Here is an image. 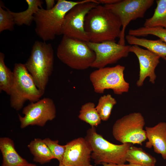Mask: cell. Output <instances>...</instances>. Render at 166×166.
<instances>
[{
	"label": "cell",
	"mask_w": 166,
	"mask_h": 166,
	"mask_svg": "<svg viewBox=\"0 0 166 166\" xmlns=\"http://www.w3.org/2000/svg\"><path fill=\"white\" fill-rule=\"evenodd\" d=\"M128 34L136 37L152 35L159 37L166 43V29L161 27H148L144 26L135 29H130Z\"/></svg>",
	"instance_id": "obj_25"
},
{
	"label": "cell",
	"mask_w": 166,
	"mask_h": 166,
	"mask_svg": "<svg viewBox=\"0 0 166 166\" xmlns=\"http://www.w3.org/2000/svg\"><path fill=\"white\" fill-rule=\"evenodd\" d=\"M0 149L3 157L2 166H20L28 163L18 154L13 141L9 138H0Z\"/></svg>",
	"instance_id": "obj_16"
},
{
	"label": "cell",
	"mask_w": 166,
	"mask_h": 166,
	"mask_svg": "<svg viewBox=\"0 0 166 166\" xmlns=\"http://www.w3.org/2000/svg\"><path fill=\"white\" fill-rule=\"evenodd\" d=\"M78 117L91 127H97L101 121L95 105L92 102H87L82 105Z\"/></svg>",
	"instance_id": "obj_23"
},
{
	"label": "cell",
	"mask_w": 166,
	"mask_h": 166,
	"mask_svg": "<svg viewBox=\"0 0 166 166\" xmlns=\"http://www.w3.org/2000/svg\"><path fill=\"white\" fill-rule=\"evenodd\" d=\"M124 166H143L141 165H139V164H124Z\"/></svg>",
	"instance_id": "obj_31"
},
{
	"label": "cell",
	"mask_w": 166,
	"mask_h": 166,
	"mask_svg": "<svg viewBox=\"0 0 166 166\" xmlns=\"http://www.w3.org/2000/svg\"><path fill=\"white\" fill-rule=\"evenodd\" d=\"M28 147L34 156V161L36 162L43 164L50 162L53 159L48 146L40 139H35L30 142Z\"/></svg>",
	"instance_id": "obj_19"
},
{
	"label": "cell",
	"mask_w": 166,
	"mask_h": 166,
	"mask_svg": "<svg viewBox=\"0 0 166 166\" xmlns=\"http://www.w3.org/2000/svg\"><path fill=\"white\" fill-rule=\"evenodd\" d=\"M157 6L152 16L145 19L144 26L166 29V0L156 1Z\"/></svg>",
	"instance_id": "obj_21"
},
{
	"label": "cell",
	"mask_w": 166,
	"mask_h": 166,
	"mask_svg": "<svg viewBox=\"0 0 166 166\" xmlns=\"http://www.w3.org/2000/svg\"><path fill=\"white\" fill-rule=\"evenodd\" d=\"M129 50L130 52L133 53L136 55L139 61V78L136 83L137 86H142L147 77L149 78V81L151 83L154 84L156 77L155 70L160 62V57L137 45L131 46Z\"/></svg>",
	"instance_id": "obj_14"
},
{
	"label": "cell",
	"mask_w": 166,
	"mask_h": 166,
	"mask_svg": "<svg viewBox=\"0 0 166 166\" xmlns=\"http://www.w3.org/2000/svg\"><path fill=\"white\" fill-rule=\"evenodd\" d=\"M121 27L117 17L104 6L99 4L89 11L85 19V30L92 42H116L120 37Z\"/></svg>",
	"instance_id": "obj_1"
},
{
	"label": "cell",
	"mask_w": 166,
	"mask_h": 166,
	"mask_svg": "<svg viewBox=\"0 0 166 166\" xmlns=\"http://www.w3.org/2000/svg\"></svg>",
	"instance_id": "obj_35"
},
{
	"label": "cell",
	"mask_w": 166,
	"mask_h": 166,
	"mask_svg": "<svg viewBox=\"0 0 166 166\" xmlns=\"http://www.w3.org/2000/svg\"><path fill=\"white\" fill-rule=\"evenodd\" d=\"M54 51L51 44L36 41L24 64L39 89L44 94L53 70Z\"/></svg>",
	"instance_id": "obj_3"
},
{
	"label": "cell",
	"mask_w": 166,
	"mask_h": 166,
	"mask_svg": "<svg viewBox=\"0 0 166 166\" xmlns=\"http://www.w3.org/2000/svg\"><path fill=\"white\" fill-rule=\"evenodd\" d=\"M62 163L67 166H91L92 149L85 138L80 137L67 143Z\"/></svg>",
	"instance_id": "obj_13"
},
{
	"label": "cell",
	"mask_w": 166,
	"mask_h": 166,
	"mask_svg": "<svg viewBox=\"0 0 166 166\" xmlns=\"http://www.w3.org/2000/svg\"><path fill=\"white\" fill-rule=\"evenodd\" d=\"M20 166H36L34 164H29V163L24 164L22 165H21Z\"/></svg>",
	"instance_id": "obj_32"
},
{
	"label": "cell",
	"mask_w": 166,
	"mask_h": 166,
	"mask_svg": "<svg viewBox=\"0 0 166 166\" xmlns=\"http://www.w3.org/2000/svg\"><path fill=\"white\" fill-rule=\"evenodd\" d=\"M59 166H67L63 164L62 162L59 163Z\"/></svg>",
	"instance_id": "obj_33"
},
{
	"label": "cell",
	"mask_w": 166,
	"mask_h": 166,
	"mask_svg": "<svg viewBox=\"0 0 166 166\" xmlns=\"http://www.w3.org/2000/svg\"><path fill=\"white\" fill-rule=\"evenodd\" d=\"M125 38L128 43L130 45L143 47L163 58L166 57V43L160 39L156 40H149L129 34L126 35Z\"/></svg>",
	"instance_id": "obj_17"
},
{
	"label": "cell",
	"mask_w": 166,
	"mask_h": 166,
	"mask_svg": "<svg viewBox=\"0 0 166 166\" xmlns=\"http://www.w3.org/2000/svg\"><path fill=\"white\" fill-rule=\"evenodd\" d=\"M49 148L53 159L58 160L59 163L62 162L65 152L66 146L58 144V140H53L49 138L43 140Z\"/></svg>",
	"instance_id": "obj_26"
},
{
	"label": "cell",
	"mask_w": 166,
	"mask_h": 166,
	"mask_svg": "<svg viewBox=\"0 0 166 166\" xmlns=\"http://www.w3.org/2000/svg\"><path fill=\"white\" fill-rule=\"evenodd\" d=\"M28 6L25 11L14 12L9 9L15 23L18 26L26 25L30 26L34 21V16L40 8H42L43 2L40 0H26Z\"/></svg>",
	"instance_id": "obj_18"
},
{
	"label": "cell",
	"mask_w": 166,
	"mask_h": 166,
	"mask_svg": "<svg viewBox=\"0 0 166 166\" xmlns=\"http://www.w3.org/2000/svg\"><path fill=\"white\" fill-rule=\"evenodd\" d=\"M125 67L120 65L98 69L90 74L89 79L95 92L103 93L111 89L118 95L128 92L129 84L124 77Z\"/></svg>",
	"instance_id": "obj_8"
},
{
	"label": "cell",
	"mask_w": 166,
	"mask_h": 166,
	"mask_svg": "<svg viewBox=\"0 0 166 166\" xmlns=\"http://www.w3.org/2000/svg\"><path fill=\"white\" fill-rule=\"evenodd\" d=\"M13 71L14 78L10 95V105L19 110L26 101L37 102L43 94L37 87L24 64L15 63Z\"/></svg>",
	"instance_id": "obj_6"
},
{
	"label": "cell",
	"mask_w": 166,
	"mask_h": 166,
	"mask_svg": "<svg viewBox=\"0 0 166 166\" xmlns=\"http://www.w3.org/2000/svg\"><path fill=\"white\" fill-rule=\"evenodd\" d=\"M5 57L4 53H0V92L4 91L10 95L14 75L13 71L6 65Z\"/></svg>",
	"instance_id": "obj_22"
},
{
	"label": "cell",
	"mask_w": 166,
	"mask_h": 166,
	"mask_svg": "<svg viewBox=\"0 0 166 166\" xmlns=\"http://www.w3.org/2000/svg\"><path fill=\"white\" fill-rule=\"evenodd\" d=\"M117 103L115 99L110 94L100 97L96 108L101 120L106 121L109 119L112 109Z\"/></svg>",
	"instance_id": "obj_24"
},
{
	"label": "cell",
	"mask_w": 166,
	"mask_h": 166,
	"mask_svg": "<svg viewBox=\"0 0 166 166\" xmlns=\"http://www.w3.org/2000/svg\"><path fill=\"white\" fill-rule=\"evenodd\" d=\"M163 58L166 61V57H164Z\"/></svg>",
	"instance_id": "obj_34"
},
{
	"label": "cell",
	"mask_w": 166,
	"mask_h": 166,
	"mask_svg": "<svg viewBox=\"0 0 166 166\" xmlns=\"http://www.w3.org/2000/svg\"><path fill=\"white\" fill-rule=\"evenodd\" d=\"M94 51L95 59L91 67L99 69L116 63L121 59L127 57L130 45H122L115 42L107 41L100 43L86 42Z\"/></svg>",
	"instance_id": "obj_12"
},
{
	"label": "cell",
	"mask_w": 166,
	"mask_h": 166,
	"mask_svg": "<svg viewBox=\"0 0 166 166\" xmlns=\"http://www.w3.org/2000/svg\"><path fill=\"white\" fill-rule=\"evenodd\" d=\"M54 102L49 97H44L35 102H32L23 109L22 117L18 114L21 128L29 125L43 127L49 121L53 120L56 116Z\"/></svg>",
	"instance_id": "obj_11"
},
{
	"label": "cell",
	"mask_w": 166,
	"mask_h": 166,
	"mask_svg": "<svg viewBox=\"0 0 166 166\" xmlns=\"http://www.w3.org/2000/svg\"><path fill=\"white\" fill-rule=\"evenodd\" d=\"M145 122L139 112H134L117 120L112 128L114 138L122 144L131 143L142 145L147 139L144 129Z\"/></svg>",
	"instance_id": "obj_7"
},
{
	"label": "cell",
	"mask_w": 166,
	"mask_h": 166,
	"mask_svg": "<svg viewBox=\"0 0 166 166\" xmlns=\"http://www.w3.org/2000/svg\"><path fill=\"white\" fill-rule=\"evenodd\" d=\"M99 4L97 0H84L73 7L65 16L62 34L86 42H89L84 28L85 18L91 10Z\"/></svg>",
	"instance_id": "obj_10"
},
{
	"label": "cell",
	"mask_w": 166,
	"mask_h": 166,
	"mask_svg": "<svg viewBox=\"0 0 166 166\" xmlns=\"http://www.w3.org/2000/svg\"><path fill=\"white\" fill-rule=\"evenodd\" d=\"M82 1L58 0L54 7L48 10L40 8L34 15L35 31L43 41L54 39L62 34V27L65 16L74 6Z\"/></svg>",
	"instance_id": "obj_2"
},
{
	"label": "cell",
	"mask_w": 166,
	"mask_h": 166,
	"mask_svg": "<svg viewBox=\"0 0 166 166\" xmlns=\"http://www.w3.org/2000/svg\"><path fill=\"white\" fill-rule=\"evenodd\" d=\"M126 160L129 164L143 166H155L156 162L154 157L142 148L132 145L130 147L127 152Z\"/></svg>",
	"instance_id": "obj_20"
},
{
	"label": "cell",
	"mask_w": 166,
	"mask_h": 166,
	"mask_svg": "<svg viewBox=\"0 0 166 166\" xmlns=\"http://www.w3.org/2000/svg\"><path fill=\"white\" fill-rule=\"evenodd\" d=\"M145 130L148 140L145 147H152L155 152L166 160V123L160 122L153 127H146Z\"/></svg>",
	"instance_id": "obj_15"
},
{
	"label": "cell",
	"mask_w": 166,
	"mask_h": 166,
	"mask_svg": "<svg viewBox=\"0 0 166 166\" xmlns=\"http://www.w3.org/2000/svg\"><path fill=\"white\" fill-rule=\"evenodd\" d=\"M154 2L153 0H120L114 4L104 5L117 17L121 23L119 44L125 45V32L127 26L132 21L143 18Z\"/></svg>",
	"instance_id": "obj_9"
},
{
	"label": "cell",
	"mask_w": 166,
	"mask_h": 166,
	"mask_svg": "<svg viewBox=\"0 0 166 166\" xmlns=\"http://www.w3.org/2000/svg\"><path fill=\"white\" fill-rule=\"evenodd\" d=\"M120 0H99L97 1L99 4H104V5H111L119 2Z\"/></svg>",
	"instance_id": "obj_28"
},
{
	"label": "cell",
	"mask_w": 166,
	"mask_h": 166,
	"mask_svg": "<svg viewBox=\"0 0 166 166\" xmlns=\"http://www.w3.org/2000/svg\"><path fill=\"white\" fill-rule=\"evenodd\" d=\"M58 58L70 68L83 70L91 67L96 55L86 42L63 35L57 51Z\"/></svg>",
	"instance_id": "obj_5"
},
{
	"label": "cell",
	"mask_w": 166,
	"mask_h": 166,
	"mask_svg": "<svg viewBox=\"0 0 166 166\" xmlns=\"http://www.w3.org/2000/svg\"><path fill=\"white\" fill-rule=\"evenodd\" d=\"M85 138L91 147V158L96 164H123L126 162L127 152L132 144L118 145L112 143L98 133L95 127L87 130Z\"/></svg>",
	"instance_id": "obj_4"
},
{
	"label": "cell",
	"mask_w": 166,
	"mask_h": 166,
	"mask_svg": "<svg viewBox=\"0 0 166 166\" xmlns=\"http://www.w3.org/2000/svg\"><path fill=\"white\" fill-rule=\"evenodd\" d=\"M15 23L14 18L10 13L9 9L6 10L0 6V32L8 30L12 31L14 29Z\"/></svg>",
	"instance_id": "obj_27"
},
{
	"label": "cell",
	"mask_w": 166,
	"mask_h": 166,
	"mask_svg": "<svg viewBox=\"0 0 166 166\" xmlns=\"http://www.w3.org/2000/svg\"><path fill=\"white\" fill-rule=\"evenodd\" d=\"M102 166H124V164H115L108 163L103 164ZM91 166H95L91 165Z\"/></svg>",
	"instance_id": "obj_30"
},
{
	"label": "cell",
	"mask_w": 166,
	"mask_h": 166,
	"mask_svg": "<svg viewBox=\"0 0 166 166\" xmlns=\"http://www.w3.org/2000/svg\"><path fill=\"white\" fill-rule=\"evenodd\" d=\"M46 10H49L52 9L55 6V1L54 0H45Z\"/></svg>",
	"instance_id": "obj_29"
}]
</instances>
